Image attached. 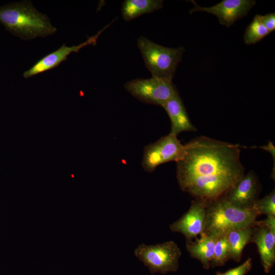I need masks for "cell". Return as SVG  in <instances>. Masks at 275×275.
Masks as SVG:
<instances>
[{
	"mask_svg": "<svg viewBox=\"0 0 275 275\" xmlns=\"http://www.w3.org/2000/svg\"><path fill=\"white\" fill-rule=\"evenodd\" d=\"M261 223L267 227L275 236V216H268L265 219L260 221Z\"/></svg>",
	"mask_w": 275,
	"mask_h": 275,
	"instance_id": "cell-22",
	"label": "cell"
},
{
	"mask_svg": "<svg viewBox=\"0 0 275 275\" xmlns=\"http://www.w3.org/2000/svg\"><path fill=\"white\" fill-rule=\"evenodd\" d=\"M254 226L233 231L226 235L230 248V259L236 262L241 260L243 249L251 241Z\"/></svg>",
	"mask_w": 275,
	"mask_h": 275,
	"instance_id": "cell-16",
	"label": "cell"
},
{
	"mask_svg": "<svg viewBox=\"0 0 275 275\" xmlns=\"http://www.w3.org/2000/svg\"><path fill=\"white\" fill-rule=\"evenodd\" d=\"M259 215L254 207L240 208L222 196L208 204L203 233L215 238L225 236L233 231L255 226Z\"/></svg>",
	"mask_w": 275,
	"mask_h": 275,
	"instance_id": "cell-3",
	"label": "cell"
},
{
	"mask_svg": "<svg viewBox=\"0 0 275 275\" xmlns=\"http://www.w3.org/2000/svg\"><path fill=\"white\" fill-rule=\"evenodd\" d=\"M124 88L139 100L161 106L178 93L172 81L153 76L130 80Z\"/></svg>",
	"mask_w": 275,
	"mask_h": 275,
	"instance_id": "cell-6",
	"label": "cell"
},
{
	"mask_svg": "<svg viewBox=\"0 0 275 275\" xmlns=\"http://www.w3.org/2000/svg\"><path fill=\"white\" fill-rule=\"evenodd\" d=\"M137 44L152 76L172 81L177 65L182 60L184 48L163 46L144 37L139 38Z\"/></svg>",
	"mask_w": 275,
	"mask_h": 275,
	"instance_id": "cell-4",
	"label": "cell"
},
{
	"mask_svg": "<svg viewBox=\"0 0 275 275\" xmlns=\"http://www.w3.org/2000/svg\"><path fill=\"white\" fill-rule=\"evenodd\" d=\"M162 107L167 113L171 123L170 133L176 136L183 131H194L196 128L191 123L183 101L176 94Z\"/></svg>",
	"mask_w": 275,
	"mask_h": 275,
	"instance_id": "cell-13",
	"label": "cell"
},
{
	"mask_svg": "<svg viewBox=\"0 0 275 275\" xmlns=\"http://www.w3.org/2000/svg\"><path fill=\"white\" fill-rule=\"evenodd\" d=\"M176 162L180 189L207 204L223 196L244 174L240 146L208 137H197L184 145Z\"/></svg>",
	"mask_w": 275,
	"mask_h": 275,
	"instance_id": "cell-1",
	"label": "cell"
},
{
	"mask_svg": "<svg viewBox=\"0 0 275 275\" xmlns=\"http://www.w3.org/2000/svg\"><path fill=\"white\" fill-rule=\"evenodd\" d=\"M161 0H126L122 5L123 18L128 21L162 8Z\"/></svg>",
	"mask_w": 275,
	"mask_h": 275,
	"instance_id": "cell-15",
	"label": "cell"
},
{
	"mask_svg": "<svg viewBox=\"0 0 275 275\" xmlns=\"http://www.w3.org/2000/svg\"><path fill=\"white\" fill-rule=\"evenodd\" d=\"M252 265V259L251 258H249L240 265L222 273V274L245 275L251 270Z\"/></svg>",
	"mask_w": 275,
	"mask_h": 275,
	"instance_id": "cell-20",
	"label": "cell"
},
{
	"mask_svg": "<svg viewBox=\"0 0 275 275\" xmlns=\"http://www.w3.org/2000/svg\"><path fill=\"white\" fill-rule=\"evenodd\" d=\"M134 255L151 274H166L178 270L181 252L176 242L169 240L156 244L141 243Z\"/></svg>",
	"mask_w": 275,
	"mask_h": 275,
	"instance_id": "cell-5",
	"label": "cell"
},
{
	"mask_svg": "<svg viewBox=\"0 0 275 275\" xmlns=\"http://www.w3.org/2000/svg\"><path fill=\"white\" fill-rule=\"evenodd\" d=\"M0 23L13 35L24 40L46 37L57 31L48 16L38 11L28 0L0 6Z\"/></svg>",
	"mask_w": 275,
	"mask_h": 275,
	"instance_id": "cell-2",
	"label": "cell"
},
{
	"mask_svg": "<svg viewBox=\"0 0 275 275\" xmlns=\"http://www.w3.org/2000/svg\"><path fill=\"white\" fill-rule=\"evenodd\" d=\"M269 33L270 32L262 24L260 15L257 14L246 28L243 37L244 42L248 45L257 43Z\"/></svg>",
	"mask_w": 275,
	"mask_h": 275,
	"instance_id": "cell-17",
	"label": "cell"
},
{
	"mask_svg": "<svg viewBox=\"0 0 275 275\" xmlns=\"http://www.w3.org/2000/svg\"><path fill=\"white\" fill-rule=\"evenodd\" d=\"M215 275H223L221 272H217Z\"/></svg>",
	"mask_w": 275,
	"mask_h": 275,
	"instance_id": "cell-24",
	"label": "cell"
},
{
	"mask_svg": "<svg viewBox=\"0 0 275 275\" xmlns=\"http://www.w3.org/2000/svg\"><path fill=\"white\" fill-rule=\"evenodd\" d=\"M111 23L112 22L105 26L102 30L98 31L96 34L89 37L86 41L78 45L67 46L65 43L63 44L58 49L44 56L35 63L29 69L24 71L23 73V77L26 79L29 78L55 68L58 67L63 62L67 61L68 56L71 53L77 52L81 48L88 45H95L100 35Z\"/></svg>",
	"mask_w": 275,
	"mask_h": 275,
	"instance_id": "cell-9",
	"label": "cell"
},
{
	"mask_svg": "<svg viewBox=\"0 0 275 275\" xmlns=\"http://www.w3.org/2000/svg\"><path fill=\"white\" fill-rule=\"evenodd\" d=\"M194 7L190 10V14L202 11L215 15L219 23L230 27L238 19L244 17L255 5L252 0H223L216 5L210 7H202L194 1H190Z\"/></svg>",
	"mask_w": 275,
	"mask_h": 275,
	"instance_id": "cell-10",
	"label": "cell"
},
{
	"mask_svg": "<svg viewBox=\"0 0 275 275\" xmlns=\"http://www.w3.org/2000/svg\"><path fill=\"white\" fill-rule=\"evenodd\" d=\"M254 207L260 214H263L267 216H275L274 189L264 198L258 199L255 202Z\"/></svg>",
	"mask_w": 275,
	"mask_h": 275,
	"instance_id": "cell-19",
	"label": "cell"
},
{
	"mask_svg": "<svg viewBox=\"0 0 275 275\" xmlns=\"http://www.w3.org/2000/svg\"><path fill=\"white\" fill-rule=\"evenodd\" d=\"M251 242L255 243L265 273H268L275 263V236L260 221H256Z\"/></svg>",
	"mask_w": 275,
	"mask_h": 275,
	"instance_id": "cell-12",
	"label": "cell"
},
{
	"mask_svg": "<svg viewBox=\"0 0 275 275\" xmlns=\"http://www.w3.org/2000/svg\"><path fill=\"white\" fill-rule=\"evenodd\" d=\"M230 259V248L227 236L216 238L211 266L216 267L224 265Z\"/></svg>",
	"mask_w": 275,
	"mask_h": 275,
	"instance_id": "cell-18",
	"label": "cell"
},
{
	"mask_svg": "<svg viewBox=\"0 0 275 275\" xmlns=\"http://www.w3.org/2000/svg\"><path fill=\"white\" fill-rule=\"evenodd\" d=\"M255 148H261L263 150H265L267 151H268V152H269L272 157V158H273V162H274V161H275V148H274V146L273 145V144H272V143L270 141H269L268 144L266 145H265V146H260V147H255Z\"/></svg>",
	"mask_w": 275,
	"mask_h": 275,
	"instance_id": "cell-23",
	"label": "cell"
},
{
	"mask_svg": "<svg viewBox=\"0 0 275 275\" xmlns=\"http://www.w3.org/2000/svg\"><path fill=\"white\" fill-rule=\"evenodd\" d=\"M208 204L195 199L188 210L177 221L171 224L172 232L182 234L186 240H191L201 235L205 228Z\"/></svg>",
	"mask_w": 275,
	"mask_h": 275,
	"instance_id": "cell-8",
	"label": "cell"
},
{
	"mask_svg": "<svg viewBox=\"0 0 275 275\" xmlns=\"http://www.w3.org/2000/svg\"><path fill=\"white\" fill-rule=\"evenodd\" d=\"M260 18L264 26L270 33L275 30V13H270L265 15H260Z\"/></svg>",
	"mask_w": 275,
	"mask_h": 275,
	"instance_id": "cell-21",
	"label": "cell"
},
{
	"mask_svg": "<svg viewBox=\"0 0 275 275\" xmlns=\"http://www.w3.org/2000/svg\"><path fill=\"white\" fill-rule=\"evenodd\" d=\"M184 154V145L169 133L145 147L142 166L146 172L151 173L162 163L179 161Z\"/></svg>",
	"mask_w": 275,
	"mask_h": 275,
	"instance_id": "cell-7",
	"label": "cell"
},
{
	"mask_svg": "<svg viewBox=\"0 0 275 275\" xmlns=\"http://www.w3.org/2000/svg\"><path fill=\"white\" fill-rule=\"evenodd\" d=\"M260 185L256 175L251 171L244 174L223 196L230 203L242 208L254 207L258 200Z\"/></svg>",
	"mask_w": 275,
	"mask_h": 275,
	"instance_id": "cell-11",
	"label": "cell"
},
{
	"mask_svg": "<svg viewBox=\"0 0 275 275\" xmlns=\"http://www.w3.org/2000/svg\"><path fill=\"white\" fill-rule=\"evenodd\" d=\"M195 241L186 240V249L192 258L199 260L204 269H208L211 266L217 238L203 233Z\"/></svg>",
	"mask_w": 275,
	"mask_h": 275,
	"instance_id": "cell-14",
	"label": "cell"
}]
</instances>
